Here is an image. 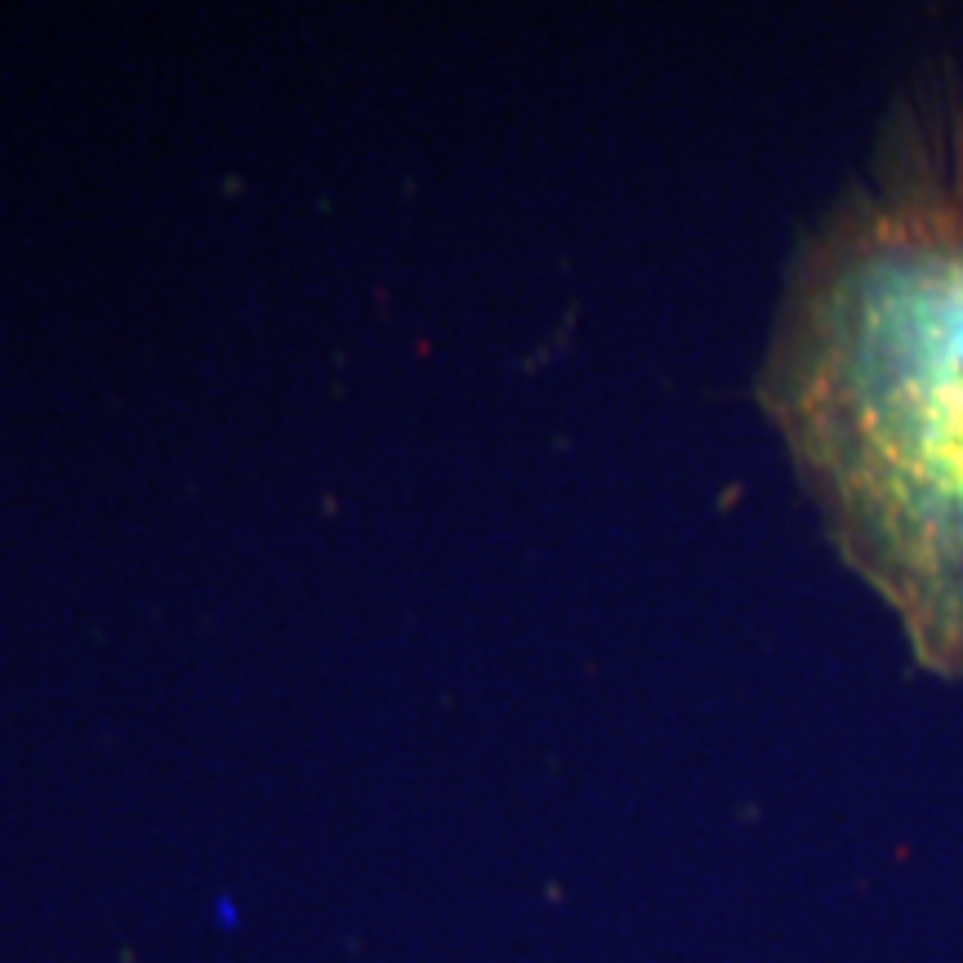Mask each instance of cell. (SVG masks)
I'll use <instances>...</instances> for the list:
<instances>
[{
    "mask_svg": "<svg viewBox=\"0 0 963 963\" xmlns=\"http://www.w3.org/2000/svg\"><path fill=\"white\" fill-rule=\"evenodd\" d=\"M754 398L905 661L963 687V72L901 85L799 233Z\"/></svg>",
    "mask_w": 963,
    "mask_h": 963,
    "instance_id": "1",
    "label": "cell"
}]
</instances>
